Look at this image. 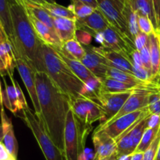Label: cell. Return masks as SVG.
<instances>
[{"mask_svg": "<svg viewBox=\"0 0 160 160\" xmlns=\"http://www.w3.org/2000/svg\"><path fill=\"white\" fill-rule=\"evenodd\" d=\"M96 2L98 9L106 17L110 26L115 28L125 38L134 43L123 14V4L120 3L118 0H96Z\"/></svg>", "mask_w": 160, "mask_h": 160, "instance_id": "obj_7", "label": "cell"}, {"mask_svg": "<svg viewBox=\"0 0 160 160\" xmlns=\"http://www.w3.org/2000/svg\"><path fill=\"white\" fill-rule=\"evenodd\" d=\"M118 160H131V155H128V156H120Z\"/></svg>", "mask_w": 160, "mask_h": 160, "instance_id": "obj_50", "label": "cell"}, {"mask_svg": "<svg viewBox=\"0 0 160 160\" xmlns=\"http://www.w3.org/2000/svg\"><path fill=\"white\" fill-rule=\"evenodd\" d=\"M17 69L26 87L36 114H41V107L38 98L36 87V71L29 63L21 57H17Z\"/></svg>", "mask_w": 160, "mask_h": 160, "instance_id": "obj_11", "label": "cell"}, {"mask_svg": "<svg viewBox=\"0 0 160 160\" xmlns=\"http://www.w3.org/2000/svg\"><path fill=\"white\" fill-rule=\"evenodd\" d=\"M101 92H106V93H127V92L132 93L139 89H150L156 92H159L144 86L127 84L108 78L101 80Z\"/></svg>", "mask_w": 160, "mask_h": 160, "instance_id": "obj_22", "label": "cell"}, {"mask_svg": "<svg viewBox=\"0 0 160 160\" xmlns=\"http://www.w3.org/2000/svg\"><path fill=\"white\" fill-rule=\"evenodd\" d=\"M0 22H1V24L4 29L8 39L15 49L16 42L15 37H14L12 17H11L9 0H0Z\"/></svg>", "mask_w": 160, "mask_h": 160, "instance_id": "obj_25", "label": "cell"}, {"mask_svg": "<svg viewBox=\"0 0 160 160\" xmlns=\"http://www.w3.org/2000/svg\"><path fill=\"white\" fill-rule=\"evenodd\" d=\"M16 52L9 39L0 41V75L13 77L14 69L17 68Z\"/></svg>", "mask_w": 160, "mask_h": 160, "instance_id": "obj_17", "label": "cell"}, {"mask_svg": "<svg viewBox=\"0 0 160 160\" xmlns=\"http://www.w3.org/2000/svg\"><path fill=\"white\" fill-rule=\"evenodd\" d=\"M43 1L45 2H48V3L56 2H55V0H43Z\"/></svg>", "mask_w": 160, "mask_h": 160, "instance_id": "obj_53", "label": "cell"}, {"mask_svg": "<svg viewBox=\"0 0 160 160\" xmlns=\"http://www.w3.org/2000/svg\"><path fill=\"white\" fill-rule=\"evenodd\" d=\"M131 92L127 93H106L100 92L98 105L102 112L99 125H103L115 117L121 109L127 100L131 96Z\"/></svg>", "mask_w": 160, "mask_h": 160, "instance_id": "obj_9", "label": "cell"}, {"mask_svg": "<svg viewBox=\"0 0 160 160\" xmlns=\"http://www.w3.org/2000/svg\"><path fill=\"white\" fill-rule=\"evenodd\" d=\"M91 129L81 126L71 109L68 111L64 130L63 155L65 160H83L84 146Z\"/></svg>", "mask_w": 160, "mask_h": 160, "instance_id": "obj_4", "label": "cell"}, {"mask_svg": "<svg viewBox=\"0 0 160 160\" xmlns=\"http://www.w3.org/2000/svg\"><path fill=\"white\" fill-rule=\"evenodd\" d=\"M36 87L44 127L55 145L63 152L64 130L70 98L45 72H36Z\"/></svg>", "mask_w": 160, "mask_h": 160, "instance_id": "obj_1", "label": "cell"}, {"mask_svg": "<svg viewBox=\"0 0 160 160\" xmlns=\"http://www.w3.org/2000/svg\"><path fill=\"white\" fill-rule=\"evenodd\" d=\"M160 126V115L150 114L147 120V128H154Z\"/></svg>", "mask_w": 160, "mask_h": 160, "instance_id": "obj_41", "label": "cell"}, {"mask_svg": "<svg viewBox=\"0 0 160 160\" xmlns=\"http://www.w3.org/2000/svg\"><path fill=\"white\" fill-rule=\"evenodd\" d=\"M144 153L134 152L131 155V160H143Z\"/></svg>", "mask_w": 160, "mask_h": 160, "instance_id": "obj_45", "label": "cell"}, {"mask_svg": "<svg viewBox=\"0 0 160 160\" xmlns=\"http://www.w3.org/2000/svg\"><path fill=\"white\" fill-rule=\"evenodd\" d=\"M159 128L160 126L158 127V128H147L145 130V133H144L143 136H142V138L141 140L140 143H139L138 146L137 147L134 152H145L148 149V147L151 145V144L152 143L154 139L156 138V135H157L158 132L159 131Z\"/></svg>", "mask_w": 160, "mask_h": 160, "instance_id": "obj_32", "label": "cell"}, {"mask_svg": "<svg viewBox=\"0 0 160 160\" xmlns=\"http://www.w3.org/2000/svg\"><path fill=\"white\" fill-rule=\"evenodd\" d=\"M53 23L56 34L62 43L76 39L77 20L53 17Z\"/></svg>", "mask_w": 160, "mask_h": 160, "instance_id": "obj_21", "label": "cell"}, {"mask_svg": "<svg viewBox=\"0 0 160 160\" xmlns=\"http://www.w3.org/2000/svg\"><path fill=\"white\" fill-rule=\"evenodd\" d=\"M56 50V49H55ZM57 52V53L59 54V56H60L61 59L64 61V62L67 63V65L70 67V70L75 73L77 77L78 78L81 80L85 84L86 82H88L90 80L94 79V78H96V77L81 62V61L78 60V59H71V58L67 57V56H65L64 54H62V52H60L58 50H56Z\"/></svg>", "mask_w": 160, "mask_h": 160, "instance_id": "obj_26", "label": "cell"}, {"mask_svg": "<svg viewBox=\"0 0 160 160\" xmlns=\"http://www.w3.org/2000/svg\"><path fill=\"white\" fill-rule=\"evenodd\" d=\"M123 14L128 24V31L133 42L134 38L141 33L138 25V15L134 8L133 0H126L123 3Z\"/></svg>", "mask_w": 160, "mask_h": 160, "instance_id": "obj_24", "label": "cell"}, {"mask_svg": "<svg viewBox=\"0 0 160 160\" xmlns=\"http://www.w3.org/2000/svg\"><path fill=\"white\" fill-rule=\"evenodd\" d=\"M149 112L144 114L134 124L123 132L115 140L117 143V153L118 158L123 156L132 155L135 152L147 129V120L150 115Z\"/></svg>", "mask_w": 160, "mask_h": 160, "instance_id": "obj_6", "label": "cell"}, {"mask_svg": "<svg viewBox=\"0 0 160 160\" xmlns=\"http://www.w3.org/2000/svg\"><path fill=\"white\" fill-rule=\"evenodd\" d=\"M152 92H156V91L150 90V89H139V90L132 92L131 96L128 98L121 109L117 112L115 117H112L108 122L113 121V120H117L123 116L127 115V114L131 113L135 111L141 110V109H144L148 107V98H149L150 94Z\"/></svg>", "mask_w": 160, "mask_h": 160, "instance_id": "obj_13", "label": "cell"}, {"mask_svg": "<svg viewBox=\"0 0 160 160\" xmlns=\"http://www.w3.org/2000/svg\"><path fill=\"white\" fill-rule=\"evenodd\" d=\"M3 81L5 84V90L2 91V105L6 106V108H7L9 111H11L14 115L17 116V113L21 112L22 109L19 102L16 88L12 83L11 85H8L4 78Z\"/></svg>", "mask_w": 160, "mask_h": 160, "instance_id": "obj_27", "label": "cell"}, {"mask_svg": "<svg viewBox=\"0 0 160 160\" xmlns=\"http://www.w3.org/2000/svg\"><path fill=\"white\" fill-rule=\"evenodd\" d=\"M148 109L151 114L160 115V91L152 92L150 94Z\"/></svg>", "mask_w": 160, "mask_h": 160, "instance_id": "obj_34", "label": "cell"}, {"mask_svg": "<svg viewBox=\"0 0 160 160\" xmlns=\"http://www.w3.org/2000/svg\"><path fill=\"white\" fill-rule=\"evenodd\" d=\"M70 109L73 111L77 121L82 127L92 129V124L101 120L102 112L97 103L86 98L70 99Z\"/></svg>", "mask_w": 160, "mask_h": 160, "instance_id": "obj_8", "label": "cell"}, {"mask_svg": "<svg viewBox=\"0 0 160 160\" xmlns=\"http://www.w3.org/2000/svg\"><path fill=\"white\" fill-rule=\"evenodd\" d=\"M152 62L151 82L160 76V31H155L148 35Z\"/></svg>", "mask_w": 160, "mask_h": 160, "instance_id": "obj_23", "label": "cell"}, {"mask_svg": "<svg viewBox=\"0 0 160 160\" xmlns=\"http://www.w3.org/2000/svg\"><path fill=\"white\" fill-rule=\"evenodd\" d=\"M71 5L73 6V11L77 19H82L88 17L96 9L92 6L80 1L73 2Z\"/></svg>", "mask_w": 160, "mask_h": 160, "instance_id": "obj_33", "label": "cell"}, {"mask_svg": "<svg viewBox=\"0 0 160 160\" xmlns=\"http://www.w3.org/2000/svg\"><path fill=\"white\" fill-rule=\"evenodd\" d=\"M5 39H8V38L7 36H6V33H5L2 26L1 22H0V41L5 40Z\"/></svg>", "mask_w": 160, "mask_h": 160, "instance_id": "obj_46", "label": "cell"}, {"mask_svg": "<svg viewBox=\"0 0 160 160\" xmlns=\"http://www.w3.org/2000/svg\"><path fill=\"white\" fill-rule=\"evenodd\" d=\"M28 15H29L30 20H31V23H32L33 27H34V29L38 38L42 42L47 44V45H51L53 48H60L62 43L59 40V37L56 34V32L53 31L48 26H46L45 23L38 20L37 19L33 17L30 14H28Z\"/></svg>", "mask_w": 160, "mask_h": 160, "instance_id": "obj_20", "label": "cell"}, {"mask_svg": "<svg viewBox=\"0 0 160 160\" xmlns=\"http://www.w3.org/2000/svg\"><path fill=\"white\" fill-rule=\"evenodd\" d=\"M20 112L21 114L19 115V117L33 133L45 159L65 160L63 152L55 145L47 133L40 114L34 113L29 108L23 109Z\"/></svg>", "mask_w": 160, "mask_h": 160, "instance_id": "obj_5", "label": "cell"}, {"mask_svg": "<svg viewBox=\"0 0 160 160\" xmlns=\"http://www.w3.org/2000/svg\"><path fill=\"white\" fill-rule=\"evenodd\" d=\"M2 90L1 88V84H0V107L2 106Z\"/></svg>", "mask_w": 160, "mask_h": 160, "instance_id": "obj_51", "label": "cell"}, {"mask_svg": "<svg viewBox=\"0 0 160 160\" xmlns=\"http://www.w3.org/2000/svg\"><path fill=\"white\" fill-rule=\"evenodd\" d=\"M118 156H117V153H115V154L112 155L111 156H109V157L108 158H106V159H102V160H118Z\"/></svg>", "mask_w": 160, "mask_h": 160, "instance_id": "obj_48", "label": "cell"}, {"mask_svg": "<svg viewBox=\"0 0 160 160\" xmlns=\"http://www.w3.org/2000/svg\"><path fill=\"white\" fill-rule=\"evenodd\" d=\"M40 6L46 9L49 12L50 15L53 17H62V18L77 20L73 11L71 10L69 7H65V6L57 4L56 2H43Z\"/></svg>", "mask_w": 160, "mask_h": 160, "instance_id": "obj_31", "label": "cell"}, {"mask_svg": "<svg viewBox=\"0 0 160 160\" xmlns=\"http://www.w3.org/2000/svg\"><path fill=\"white\" fill-rule=\"evenodd\" d=\"M128 60L130 61L134 68L135 67H144L143 64H142V58H141L140 52L138 51L137 49H134L131 55L128 57Z\"/></svg>", "mask_w": 160, "mask_h": 160, "instance_id": "obj_40", "label": "cell"}, {"mask_svg": "<svg viewBox=\"0 0 160 160\" xmlns=\"http://www.w3.org/2000/svg\"><path fill=\"white\" fill-rule=\"evenodd\" d=\"M9 160H17V159H13V158H12V157H10V158H9Z\"/></svg>", "mask_w": 160, "mask_h": 160, "instance_id": "obj_56", "label": "cell"}, {"mask_svg": "<svg viewBox=\"0 0 160 160\" xmlns=\"http://www.w3.org/2000/svg\"><path fill=\"white\" fill-rule=\"evenodd\" d=\"M11 156L6 149L4 144L2 142L0 143V160H9Z\"/></svg>", "mask_w": 160, "mask_h": 160, "instance_id": "obj_43", "label": "cell"}, {"mask_svg": "<svg viewBox=\"0 0 160 160\" xmlns=\"http://www.w3.org/2000/svg\"><path fill=\"white\" fill-rule=\"evenodd\" d=\"M155 160H160V144H159V149H158V152L157 155H156V157Z\"/></svg>", "mask_w": 160, "mask_h": 160, "instance_id": "obj_52", "label": "cell"}, {"mask_svg": "<svg viewBox=\"0 0 160 160\" xmlns=\"http://www.w3.org/2000/svg\"><path fill=\"white\" fill-rule=\"evenodd\" d=\"M138 25L141 32L145 33V34H148V35H149V34H152L153 32L156 31L153 23L145 16L138 15Z\"/></svg>", "mask_w": 160, "mask_h": 160, "instance_id": "obj_36", "label": "cell"}, {"mask_svg": "<svg viewBox=\"0 0 160 160\" xmlns=\"http://www.w3.org/2000/svg\"><path fill=\"white\" fill-rule=\"evenodd\" d=\"M133 1H134V8L138 14L148 17L154 25L156 31H160L159 26H158L152 0H133Z\"/></svg>", "mask_w": 160, "mask_h": 160, "instance_id": "obj_30", "label": "cell"}, {"mask_svg": "<svg viewBox=\"0 0 160 160\" xmlns=\"http://www.w3.org/2000/svg\"><path fill=\"white\" fill-rule=\"evenodd\" d=\"M148 42V35L145 33L141 32L137 37L134 38V43L135 48L140 52L143 48H145Z\"/></svg>", "mask_w": 160, "mask_h": 160, "instance_id": "obj_39", "label": "cell"}, {"mask_svg": "<svg viewBox=\"0 0 160 160\" xmlns=\"http://www.w3.org/2000/svg\"><path fill=\"white\" fill-rule=\"evenodd\" d=\"M76 39L82 45H90L92 39V35L87 31L83 30L77 29L76 31Z\"/></svg>", "mask_w": 160, "mask_h": 160, "instance_id": "obj_38", "label": "cell"}, {"mask_svg": "<svg viewBox=\"0 0 160 160\" xmlns=\"http://www.w3.org/2000/svg\"><path fill=\"white\" fill-rule=\"evenodd\" d=\"M147 112H148V107L127 114L113 121L108 122L103 125H99L96 129L103 131L109 137L116 140L123 132H125L133 124H134Z\"/></svg>", "mask_w": 160, "mask_h": 160, "instance_id": "obj_10", "label": "cell"}, {"mask_svg": "<svg viewBox=\"0 0 160 160\" xmlns=\"http://www.w3.org/2000/svg\"><path fill=\"white\" fill-rule=\"evenodd\" d=\"M75 1H80V2H82L85 3V4L89 5V6H92L94 7L95 9H98V3H97L96 0H71L72 2Z\"/></svg>", "mask_w": 160, "mask_h": 160, "instance_id": "obj_44", "label": "cell"}, {"mask_svg": "<svg viewBox=\"0 0 160 160\" xmlns=\"http://www.w3.org/2000/svg\"><path fill=\"white\" fill-rule=\"evenodd\" d=\"M119 2H120V3H122V4H123V3H124V2L126 1V0H118Z\"/></svg>", "mask_w": 160, "mask_h": 160, "instance_id": "obj_54", "label": "cell"}, {"mask_svg": "<svg viewBox=\"0 0 160 160\" xmlns=\"http://www.w3.org/2000/svg\"><path fill=\"white\" fill-rule=\"evenodd\" d=\"M102 34V46L120 53L128 59L131 53L136 49L134 44L132 42L125 38L112 26L106 28Z\"/></svg>", "mask_w": 160, "mask_h": 160, "instance_id": "obj_12", "label": "cell"}, {"mask_svg": "<svg viewBox=\"0 0 160 160\" xmlns=\"http://www.w3.org/2000/svg\"><path fill=\"white\" fill-rule=\"evenodd\" d=\"M23 1H28V2H33V3H36V4H38V5H41V4H42L43 2H45L43 0H23Z\"/></svg>", "mask_w": 160, "mask_h": 160, "instance_id": "obj_49", "label": "cell"}, {"mask_svg": "<svg viewBox=\"0 0 160 160\" xmlns=\"http://www.w3.org/2000/svg\"><path fill=\"white\" fill-rule=\"evenodd\" d=\"M67 57L81 61L85 56V49L84 46L77 39L67 41L62 43L60 48H55Z\"/></svg>", "mask_w": 160, "mask_h": 160, "instance_id": "obj_29", "label": "cell"}, {"mask_svg": "<svg viewBox=\"0 0 160 160\" xmlns=\"http://www.w3.org/2000/svg\"><path fill=\"white\" fill-rule=\"evenodd\" d=\"M4 139V131H3V127L2 123L0 124V143L3 142Z\"/></svg>", "mask_w": 160, "mask_h": 160, "instance_id": "obj_47", "label": "cell"}, {"mask_svg": "<svg viewBox=\"0 0 160 160\" xmlns=\"http://www.w3.org/2000/svg\"><path fill=\"white\" fill-rule=\"evenodd\" d=\"M93 51L102 56L106 61V65L109 67L117 69L121 71L126 72L130 74H134V67L126 57L117 52L105 48L103 46H91Z\"/></svg>", "mask_w": 160, "mask_h": 160, "instance_id": "obj_14", "label": "cell"}, {"mask_svg": "<svg viewBox=\"0 0 160 160\" xmlns=\"http://www.w3.org/2000/svg\"><path fill=\"white\" fill-rule=\"evenodd\" d=\"M0 116H1V123L4 131V139L2 143L4 144L9 156L17 159V154H18V143L14 134L12 121L5 112L3 106H1Z\"/></svg>", "mask_w": 160, "mask_h": 160, "instance_id": "obj_19", "label": "cell"}, {"mask_svg": "<svg viewBox=\"0 0 160 160\" xmlns=\"http://www.w3.org/2000/svg\"><path fill=\"white\" fill-rule=\"evenodd\" d=\"M85 49V56L81 61L97 78L102 80L106 78L108 67L105 59L93 51L91 45H83Z\"/></svg>", "mask_w": 160, "mask_h": 160, "instance_id": "obj_18", "label": "cell"}, {"mask_svg": "<svg viewBox=\"0 0 160 160\" xmlns=\"http://www.w3.org/2000/svg\"><path fill=\"white\" fill-rule=\"evenodd\" d=\"M95 149L94 160H102L117 153L115 140L100 130H95L92 137Z\"/></svg>", "mask_w": 160, "mask_h": 160, "instance_id": "obj_16", "label": "cell"}, {"mask_svg": "<svg viewBox=\"0 0 160 160\" xmlns=\"http://www.w3.org/2000/svg\"><path fill=\"white\" fill-rule=\"evenodd\" d=\"M152 3L154 6L156 19H157L158 26L160 30V0H152Z\"/></svg>", "mask_w": 160, "mask_h": 160, "instance_id": "obj_42", "label": "cell"}, {"mask_svg": "<svg viewBox=\"0 0 160 160\" xmlns=\"http://www.w3.org/2000/svg\"><path fill=\"white\" fill-rule=\"evenodd\" d=\"M9 6L16 42V57L24 59L36 72H45L42 54V42L34 31L24 2L9 0Z\"/></svg>", "mask_w": 160, "mask_h": 160, "instance_id": "obj_2", "label": "cell"}, {"mask_svg": "<svg viewBox=\"0 0 160 160\" xmlns=\"http://www.w3.org/2000/svg\"><path fill=\"white\" fill-rule=\"evenodd\" d=\"M160 144V128L159 131L158 132L157 135H156V138L151 144L148 149L144 152V157L143 160H155L157 155L158 149H159V146Z\"/></svg>", "mask_w": 160, "mask_h": 160, "instance_id": "obj_35", "label": "cell"}, {"mask_svg": "<svg viewBox=\"0 0 160 160\" xmlns=\"http://www.w3.org/2000/svg\"><path fill=\"white\" fill-rule=\"evenodd\" d=\"M23 2H24L25 8L28 11V14L32 16L33 17L37 19L42 23H45L46 26H48V28H51L53 31L56 32L54 23H53V17L50 15V13L46 9L42 7L40 5L36 4V3H33L28 1H23Z\"/></svg>", "mask_w": 160, "mask_h": 160, "instance_id": "obj_28", "label": "cell"}, {"mask_svg": "<svg viewBox=\"0 0 160 160\" xmlns=\"http://www.w3.org/2000/svg\"><path fill=\"white\" fill-rule=\"evenodd\" d=\"M15 1H17V2H23V0H15Z\"/></svg>", "mask_w": 160, "mask_h": 160, "instance_id": "obj_55", "label": "cell"}, {"mask_svg": "<svg viewBox=\"0 0 160 160\" xmlns=\"http://www.w3.org/2000/svg\"><path fill=\"white\" fill-rule=\"evenodd\" d=\"M141 58H142V64L143 67H145V70L149 73L151 75L152 78V62H151V55H150V49H149V44H147L145 48H142L140 51Z\"/></svg>", "mask_w": 160, "mask_h": 160, "instance_id": "obj_37", "label": "cell"}, {"mask_svg": "<svg viewBox=\"0 0 160 160\" xmlns=\"http://www.w3.org/2000/svg\"><path fill=\"white\" fill-rule=\"evenodd\" d=\"M42 54L45 72L70 99L81 98L84 83L75 75L51 45L42 42Z\"/></svg>", "mask_w": 160, "mask_h": 160, "instance_id": "obj_3", "label": "cell"}, {"mask_svg": "<svg viewBox=\"0 0 160 160\" xmlns=\"http://www.w3.org/2000/svg\"><path fill=\"white\" fill-rule=\"evenodd\" d=\"M110 26L101 11L96 9L93 13L82 19H77V28L87 31L92 36L103 32Z\"/></svg>", "mask_w": 160, "mask_h": 160, "instance_id": "obj_15", "label": "cell"}]
</instances>
